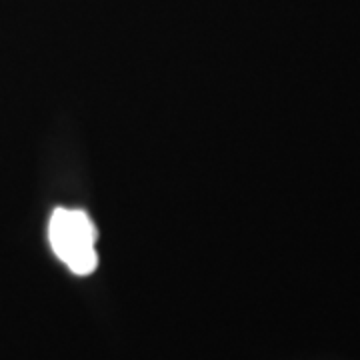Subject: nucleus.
I'll list each match as a JSON object with an SVG mask.
<instances>
[{
  "instance_id": "obj_1",
  "label": "nucleus",
  "mask_w": 360,
  "mask_h": 360,
  "mask_svg": "<svg viewBox=\"0 0 360 360\" xmlns=\"http://www.w3.org/2000/svg\"><path fill=\"white\" fill-rule=\"evenodd\" d=\"M49 240L54 255L78 276L96 269V229L84 210L56 208L49 222Z\"/></svg>"
}]
</instances>
